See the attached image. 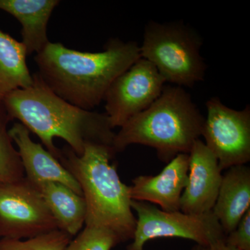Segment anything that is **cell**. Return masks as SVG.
<instances>
[{"label":"cell","mask_w":250,"mask_h":250,"mask_svg":"<svg viewBox=\"0 0 250 250\" xmlns=\"http://www.w3.org/2000/svg\"><path fill=\"white\" fill-rule=\"evenodd\" d=\"M58 0H0V10L9 13L22 25V44L27 55L39 53L50 41L47 24Z\"/></svg>","instance_id":"cell-14"},{"label":"cell","mask_w":250,"mask_h":250,"mask_svg":"<svg viewBox=\"0 0 250 250\" xmlns=\"http://www.w3.org/2000/svg\"><path fill=\"white\" fill-rule=\"evenodd\" d=\"M11 121L4 103L0 100V183H11L24 177L19 153L8 129Z\"/></svg>","instance_id":"cell-17"},{"label":"cell","mask_w":250,"mask_h":250,"mask_svg":"<svg viewBox=\"0 0 250 250\" xmlns=\"http://www.w3.org/2000/svg\"><path fill=\"white\" fill-rule=\"evenodd\" d=\"M0 238H1V237H0Z\"/></svg>","instance_id":"cell-23"},{"label":"cell","mask_w":250,"mask_h":250,"mask_svg":"<svg viewBox=\"0 0 250 250\" xmlns=\"http://www.w3.org/2000/svg\"><path fill=\"white\" fill-rule=\"evenodd\" d=\"M192 250H208V248L207 247L200 246V245H197L196 246L194 247Z\"/></svg>","instance_id":"cell-22"},{"label":"cell","mask_w":250,"mask_h":250,"mask_svg":"<svg viewBox=\"0 0 250 250\" xmlns=\"http://www.w3.org/2000/svg\"><path fill=\"white\" fill-rule=\"evenodd\" d=\"M36 187L55 219L59 229L71 237L78 234L86 218L83 197L58 182H45Z\"/></svg>","instance_id":"cell-15"},{"label":"cell","mask_w":250,"mask_h":250,"mask_svg":"<svg viewBox=\"0 0 250 250\" xmlns=\"http://www.w3.org/2000/svg\"><path fill=\"white\" fill-rule=\"evenodd\" d=\"M141 58L135 41H108L104 50L83 52L49 42L36 54L39 76L56 95L91 111L103 101L113 82Z\"/></svg>","instance_id":"cell-1"},{"label":"cell","mask_w":250,"mask_h":250,"mask_svg":"<svg viewBox=\"0 0 250 250\" xmlns=\"http://www.w3.org/2000/svg\"><path fill=\"white\" fill-rule=\"evenodd\" d=\"M188 154H179L155 176H139L129 187L132 200L160 206L164 211H179L187 183Z\"/></svg>","instance_id":"cell-11"},{"label":"cell","mask_w":250,"mask_h":250,"mask_svg":"<svg viewBox=\"0 0 250 250\" xmlns=\"http://www.w3.org/2000/svg\"><path fill=\"white\" fill-rule=\"evenodd\" d=\"M33 80L30 86L11 92L2 102L11 120H18L36 134L56 159H60L61 149L54 145L55 138L64 140L79 156L88 144L113 147L116 133L106 113L67 103L49 89L38 73L33 75Z\"/></svg>","instance_id":"cell-2"},{"label":"cell","mask_w":250,"mask_h":250,"mask_svg":"<svg viewBox=\"0 0 250 250\" xmlns=\"http://www.w3.org/2000/svg\"><path fill=\"white\" fill-rule=\"evenodd\" d=\"M202 39L182 21H150L145 29L141 58L156 67L165 80L177 86L192 87L205 80L207 65L200 54Z\"/></svg>","instance_id":"cell-5"},{"label":"cell","mask_w":250,"mask_h":250,"mask_svg":"<svg viewBox=\"0 0 250 250\" xmlns=\"http://www.w3.org/2000/svg\"><path fill=\"white\" fill-rule=\"evenodd\" d=\"M166 83L155 67L139 58L109 87L104 101L112 128L149 107L160 96Z\"/></svg>","instance_id":"cell-9"},{"label":"cell","mask_w":250,"mask_h":250,"mask_svg":"<svg viewBox=\"0 0 250 250\" xmlns=\"http://www.w3.org/2000/svg\"><path fill=\"white\" fill-rule=\"evenodd\" d=\"M187 185L180 200V211L201 215L211 211L216 202L223 175L216 156L201 140L190 149Z\"/></svg>","instance_id":"cell-10"},{"label":"cell","mask_w":250,"mask_h":250,"mask_svg":"<svg viewBox=\"0 0 250 250\" xmlns=\"http://www.w3.org/2000/svg\"><path fill=\"white\" fill-rule=\"evenodd\" d=\"M226 243L238 250H250V208L236 228L228 235Z\"/></svg>","instance_id":"cell-20"},{"label":"cell","mask_w":250,"mask_h":250,"mask_svg":"<svg viewBox=\"0 0 250 250\" xmlns=\"http://www.w3.org/2000/svg\"><path fill=\"white\" fill-rule=\"evenodd\" d=\"M115 154L109 146L88 144L81 156L69 147L61 149L59 161L82 188L86 205L85 226L108 229L125 242L134 238L136 218L129 187L122 182L111 163Z\"/></svg>","instance_id":"cell-3"},{"label":"cell","mask_w":250,"mask_h":250,"mask_svg":"<svg viewBox=\"0 0 250 250\" xmlns=\"http://www.w3.org/2000/svg\"><path fill=\"white\" fill-rule=\"evenodd\" d=\"M121 243L116 233L108 229L85 226L65 250H111Z\"/></svg>","instance_id":"cell-19"},{"label":"cell","mask_w":250,"mask_h":250,"mask_svg":"<svg viewBox=\"0 0 250 250\" xmlns=\"http://www.w3.org/2000/svg\"><path fill=\"white\" fill-rule=\"evenodd\" d=\"M9 134L17 146L24 177L29 182L35 187L45 182H58L83 196L75 177L42 145L31 139L30 132L24 125L15 123L9 129Z\"/></svg>","instance_id":"cell-12"},{"label":"cell","mask_w":250,"mask_h":250,"mask_svg":"<svg viewBox=\"0 0 250 250\" xmlns=\"http://www.w3.org/2000/svg\"><path fill=\"white\" fill-rule=\"evenodd\" d=\"M59 229L39 188L25 177L0 183V237L27 239Z\"/></svg>","instance_id":"cell-7"},{"label":"cell","mask_w":250,"mask_h":250,"mask_svg":"<svg viewBox=\"0 0 250 250\" xmlns=\"http://www.w3.org/2000/svg\"><path fill=\"white\" fill-rule=\"evenodd\" d=\"M250 208V167L246 165L233 166L223 176L212 212L228 236Z\"/></svg>","instance_id":"cell-13"},{"label":"cell","mask_w":250,"mask_h":250,"mask_svg":"<svg viewBox=\"0 0 250 250\" xmlns=\"http://www.w3.org/2000/svg\"><path fill=\"white\" fill-rule=\"evenodd\" d=\"M205 119L184 88L165 85L149 107L121 126L113 149L118 153L131 145L149 146L156 149L160 160L168 164L178 154L190 152L202 136Z\"/></svg>","instance_id":"cell-4"},{"label":"cell","mask_w":250,"mask_h":250,"mask_svg":"<svg viewBox=\"0 0 250 250\" xmlns=\"http://www.w3.org/2000/svg\"><path fill=\"white\" fill-rule=\"evenodd\" d=\"M27 53L22 42L0 29V100L11 92L26 88L33 83L28 68Z\"/></svg>","instance_id":"cell-16"},{"label":"cell","mask_w":250,"mask_h":250,"mask_svg":"<svg viewBox=\"0 0 250 250\" xmlns=\"http://www.w3.org/2000/svg\"><path fill=\"white\" fill-rule=\"evenodd\" d=\"M131 205L138 218L133 242L126 250H143L148 241L158 238H185L208 248L226 241V233L212 210L192 215L164 211L146 202L131 200Z\"/></svg>","instance_id":"cell-6"},{"label":"cell","mask_w":250,"mask_h":250,"mask_svg":"<svg viewBox=\"0 0 250 250\" xmlns=\"http://www.w3.org/2000/svg\"><path fill=\"white\" fill-rule=\"evenodd\" d=\"M202 136L214 154L220 170L246 165L250 161V107L241 111L227 106L217 97L207 104Z\"/></svg>","instance_id":"cell-8"},{"label":"cell","mask_w":250,"mask_h":250,"mask_svg":"<svg viewBox=\"0 0 250 250\" xmlns=\"http://www.w3.org/2000/svg\"><path fill=\"white\" fill-rule=\"evenodd\" d=\"M72 237L57 229L27 239L0 238V250H65Z\"/></svg>","instance_id":"cell-18"},{"label":"cell","mask_w":250,"mask_h":250,"mask_svg":"<svg viewBox=\"0 0 250 250\" xmlns=\"http://www.w3.org/2000/svg\"><path fill=\"white\" fill-rule=\"evenodd\" d=\"M208 250H238L232 246L227 244L226 241L220 242L208 248Z\"/></svg>","instance_id":"cell-21"}]
</instances>
